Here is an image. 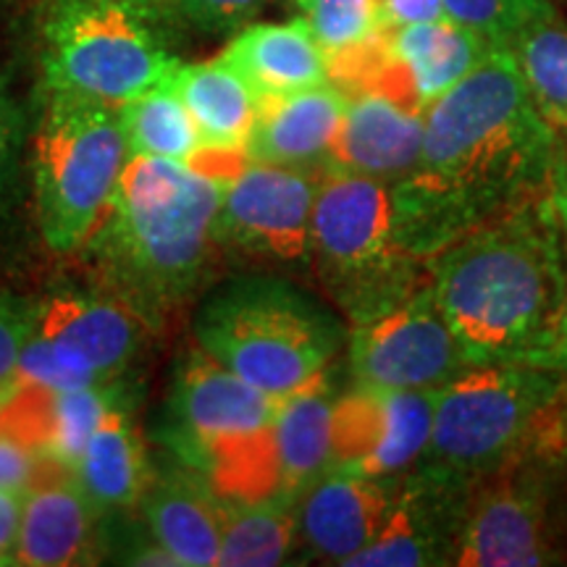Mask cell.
<instances>
[{
    "label": "cell",
    "instance_id": "cell-1",
    "mask_svg": "<svg viewBox=\"0 0 567 567\" xmlns=\"http://www.w3.org/2000/svg\"><path fill=\"white\" fill-rule=\"evenodd\" d=\"M557 137L509 48H494L423 111L413 172L392 182L405 250L429 264L473 226L549 195Z\"/></svg>",
    "mask_w": 567,
    "mask_h": 567
},
{
    "label": "cell",
    "instance_id": "cell-2",
    "mask_svg": "<svg viewBox=\"0 0 567 567\" xmlns=\"http://www.w3.org/2000/svg\"><path fill=\"white\" fill-rule=\"evenodd\" d=\"M429 284L467 365H536L567 297V250L549 195L439 250Z\"/></svg>",
    "mask_w": 567,
    "mask_h": 567
},
{
    "label": "cell",
    "instance_id": "cell-3",
    "mask_svg": "<svg viewBox=\"0 0 567 567\" xmlns=\"http://www.w3.org/2000/svg\"><path fill=\"white\" fill-rule=\"evenodd\" d=\"M224 182L189 163L132 155L84 250L113 295L161 321L200 287L216 247Z\"/></svg>",
    "mask_w": 567,
    "mask_h": 567
},
{
    "label": "cell",
    "instance_id": "cell-4",
    "mask_svg": "<svg viewBox=\"0 0 567 567\" xmlns=\"http://www.w3.org/2000/svg\"><path fill=\"white\" fill-rule=\"evenodd\" d=\"M567 373L534 363L467 365L436 392L421 463L476 484L567 434Z\"/></svg>",
    "mask_w": 567,
    "mask_h": 567
},
{
    "label": "cell",
    "instance_id": "cell-5",
    "mask_svg": "<svg viewBox=\"0 0 567 567\" xmlns=\"http://www.w3.org/2000/svg\"><path fill=\"white\" fill-rule=\"evenodd\" d=\"M195 342L247 384L287 396L329 371L344 331L302 289L252 276L229 281L200 305Z\"/></svg>",
    "mask_w": 567,
    "mask_h": 567
},
{
    "label": "cell",
    "instance_id": "cell-6",
    "mask_svg": "<svg viewBox=\"0 0 567 567\" xmlns=\"http://www.w3.org/2000/svg\"><path fill=\"white\" fill-rule=\"evenodd\" d=\"M281 396L260 392L200 347L176 368L163 439L226 502L279 499L274 421Z\"/></svg>",
    "mask_w": 567,
    "mask_h": 567
},
{
    "label": "cell",
    "instance_id": "cell-7",
    "mask_svg": "<svg viewBox=\"0 0 567 567\" xmlns=\"http://www.w3.org/2000/svg\"><path fill=\"white\" fill-rule=\"evenodd\" d=\"M310 260L352 323L386 313L429 281V264L402 243L392 182L339 168H323L318 182Z\"/></svg>",
    "mask_w": 567,
    "mask_h": 567
},
{
    "label": "cell",
    "instance_id": "cell-8",
    "mask_svg": "<svg viewBox=\"0 0 567 567\" xmlns=\"http://www.w3.org/2000/svg\"><path fill=\"white\" fill-rule=\"evenodd\" d=\"M130 161L116 105L51 90L32 153L34 205L51 250L74 252L90 243Z\"/></svg>",
    "mask_w": 567,
    "mask_h": 567
},
{
    "label": "cell",
    "instance_id": "cell-9",
    "mask_svg": "<svg viewBox=\"0 0 567 567\" xmlns=\"http://www.w3.org/2000/svg\"><path fill=\"white\" fill-rule=\"evenodd\" d=\"M42 66L51 90L124 105L168 80L179 61L163 48L147 13L118 0H48Z\"/></svg>",
    "mask_w": 567,
    "mask_h": 567
},
{
    "label": "cell",
    "instance_id": "cell-10",
    "mask_svg": "<svg viewBox=\"0 0 567 567\" xmlns=\"http://www.w3.org/2000/svg\"><path fill=\"white\" fill-rule=\"evenodd\" d=\"M465 368L429 281L386 313L352 326L350 371L360 386L436 392Z\"/></svg>",
    "mask_w": 567,
    "mask_h": 567
},
{
    "label": "cell",
    "instance_id": "cell-11",
    "mask_svg": "<svg viewBox=\"0 0 567 567\" xmlns=\"http://www.w3.org/2000/svg\"><path fill=\"white\" fill-rule=\"evenodd\" d=\"M321 174L247 158L224 182L216 239L250 258L287 266L310 260V221Z\"/></svg>",
    "mask_w": 567,
    "mask_h": 567
},
{
    "label": "cell",
    "instance_id": "cell-12",
    "mask_svg": "<svg viewBox=\"0 0 567 567\" xmlns=\"http://www.w3.org/2000/svg\"><path fill=\"white\" fill-rule=\"evenodd\" d=\"M520 457L471 486L452 565L536 567L555 559L547 488Z\"/></svg>",
    "mask_w": 567,
    "mask_h": 567
},
{
    "label": "cell",
    "instance_id": "cell-13",
    "mask_svg": "<svg viewBox=\"0 0 567 567\" xmlns=\"http://www.w3.org/2000/svg\"><path fill=\"white\" fill-rule=\"evenodd\" d=\"M436 392L354 384L352 392L337 396L334 465L389 481L421 463L434 423Z\"/></svg>",
    "mask_w": 567,
    "mask_h": 567
},
{
    "label": "cell",
    "instance_id": "cell-14",
    "mask_svg": "<svg viewBox=\"0 0 567 567\" xmlns=\"http://www.w3.org/2000/svg\"><path fill=\"white\" fill-rule=\"evenodd\" d=\"M467 481L421 465L396 486L392 513L371 547L352 557V567L452 565L471 494Z\"/></svg>",
    "mask_w": 567,
    "mask_h": 567
},
{
    "label": "cell",
    "instance_id": "cell-15",
    "mask_svg": "<svg viewBox=\"0 0 567 567\" xmlns=\"http://www.w3.org/2000/svg\"><path fill=\"white\" fill-rule=\"evenodd\" d=\"M392 505L384 478L334 465L297 499V534L318 557L347 565L379 538Z\"/></svg>",
    "mask_w": 567,
    "mask_h": 567
},
{
    "label": "cell",
    "instance_id": "cell-16",
    "mask_svg": "<svg viewBox=\"0 0 567 567\" xmlns=\"http://www.w3.org/2000/svg\"><path fill=\"white\" fill-rule=\"evenodd\" d=\"M101 509L76 484L74 473L40 476L24 494L13 565L69 567L97 559Z\"/></svg>",
    "mask_w": 567,
    "mask_h": 567
},
{
    "label": "cell",
    "instance_id": "cell-17",
    "mask_svg": "<svg viewBox=\"0 0 567 567\" xmlns=\"http://www.w3.org/2000/svg\"><path fill=\"white\" fill-rule=\"evenodd\" d=\"M30 321L40 334L82 354L109 381L140 352L145 326L122 300L76 289H59L32 305Z\"/></svg>",
    "mask_w": 567,
    "mask_h": 567
},
{
    "label": "cell",
    "instance_id": "cell-18",
    "mask_svg": "<svg viewBox=\"0 0 567 567\" xmlns=\"http://www.w3.org/2000/svg\"><path fill=\"white\" fill-rule=\"evenodd\" d=\"M347 92L334 82L260 101L247 158L323 172L342 130Z\"/></svg>",
    "mask_w": 567,
    "mask_h": 567
},
{
    "label": "cell",
    "instance_id": "cell-19",
    "mask_svg": "<svg viewBox=\"0 0 567 567\" xmlns=\"http://www.w3.org/2000/svg\"><path fill=\"white\" fill-rule=\"evenodd\" d=\"M116 405L122 402L109 384L69 392L19 386L0 410L42 463L74 471L97 425Z\"/></svg>",
    "mask_w": 567,
    "mask_h": 567
},
{
    "label": "cell",
    "instance_id": "cell-20",
    "mask_svg": "<svg viewBox=\"0 0 567 567\" xmlns=\"http://www.w3.org/2000/svg\"><path fill=\"white\" fill-rule=\"evenodd\" d=\"M421 142L423 113L375 92H352L326 168L396 182L413 172Z\"/></svg>",
    "mask_w": 567,
    "mask_h": 567
},
{
    "label": "cell",
    "instance_id": "cell-21",
    "mask_svg": "<svg viewBox=\"0 0 567 567\" xmlns=\"http://www.w3.org/2000/svg\"><path fill=\"white\" fill-rule=\"evenodd\" d=\"M334 402L329 371L281 396L274 421V465L279 499L297 502L334 467Z\"/></svg>",
    "mask_w": 567,
    "mask_h": 567
},
{
    "label": "cell",
    "instance_id": "cell-22",
    "mask_svg": "<svg viewBox=\"0 0 567 567\" xmlns=\"http://www.w3.org/2000/svg\"><path fill=\"white\" fill-rule=\"evenodd\" d=\"M224 507L226 499L189 467L158 478L145 492V517L153 542L168 551L176 565L187 567L218 565Z\"/></svg>",
    "mask_w": 567,
    "mask_h": 567
},
{
    "label": "cell",
    "instance_id": "cell-23",
    "mask_svg": "<svg viewBox=\"0 0 567 567\" xmlns=\"http://www.w3.org/2000/svg\"><path fill=\"white\" fill-rule=\"evenodd\" d=\"M221 55L245 76L260 101L329 82L326 55L305 19L247 27Z\"/></svg>",
    "mask_w": 567,
    "mask_h": 567
},
{
    "label": "cell",
    "instance_id": "cell-24",
    "mask_svg": "<svg viewBox=\"0 0 567 567\" xmlns=\"http://www.w3.org/2000/svg\"><path fill=\"white\" fill-rule=\"evenodd\" d=\"M174 84L193 113L203 147L247 153V142L258 122L260 97L224 55L203 63H179Z\"/></svg>",
    "mask_w": 567,
    "mask_h": 567
},
{
    "label": "cell",
    "instance_id": "cell-25",
    "mask_svg": "<svg viewBox=\"0 0 567 567\" xmlns=\"http://www.w3.org/2000/svg\"><path fill=\"white\" fill-rule=\"evenodd\" d=\"M71 473L101 515L130 509L145 499L151 486L145 446L124 405L103 417Z\"/></svg>",
    "mask_w": 567,
    "mask_h": 567
},
{
    "label": "cell",
    "instance_id": "cell-26",
    "mask_svg": "<svg viewBox=\"0 0 567 567\" xmlns=\"http://www.w3.org/2000/svg\"><path fill=\"white\" fill-rule=\"evenodd\" d=\"M538 116L557 137V155H567V24L557 13L534 21L509 45Z\"/></svg>",
    "mask_w": 567,
    "mask_h": 567
},
{
    "label": "cell",
    "instance_id": "cell-27",
    "mask_svg": "<svg viewBox=\"0 0 567 567\" xmlns=\"http://www.w3.org/2000/svg\"><path fill=\"white\" fill-rule=\"evenodd\" d=\"M118 116L132 155L193 163L203 151V137L176 90L174 74L134 101L118 105Z\"/></svg>",
    "mask_w": 567,
    "mask_h": 567
},
{
    "label": "cell",
    "instance_id": "cell-28",
    "mask_svg": "<svg viewBox=\"0 0 567 567\" xmlns=\"http://www.w3.org/2000/svg\"><path fill=\"white\" fill-rule=\"evenodd\" d=\"M297 502H226L218 565L271 567L287 563L297 542Z\"/></svg>",
    "mask_w": 567,
    "mask_h": 567
},
{
    "label": "cell",
    "instance_id": "cell-29",
    "mask_svg": "<svg viewBox=\"0 0 567 567\" xmlns=\"http://www.w3.org/2000/svg\"><path fill=\"white\" fill-rule=\"evenodd\" d=\"M19 386L48 389V392H69L97 384H111L101 371H95L82 354L63 347L38 329H32L19 352Z\"/></svg>",
    "mask_w": 567,
    "mask_h": 567
},
{
    "label": "cell",
    "instance_id": "cell-30",
    "mask_svg": "<svg viewBox=\"0 0 567 567\" xmlns=\"http://www.w3.org/2000/svg\"><path fill=\"white\" fill-rule=\"evenodd\" d=\"M326 59L363 45L384 27L375 0H295Z\"/></svg>",
    "mask_w": 567,
    "mask_h": 567
},
{
    "label": "cell",
    "instance_id": "cell-31",
    "mask_svg": "<svg viewBox=\"0 0 567 567\" xmlns=\"http://www.w3.org/2000/svg\"><path fill=\"white\" fill-rule=\"evenodd\" d=\"M444 17L481 34L494 48H509L534 21L555 13L549 0H442Z\"/></svg>",
    "mask_w": 567,
    "mask_h": 567
},
{
    "label": "cell",
    "instance_id": "cell-32",
    "mask_svg": "<svg viewBox=\"0 0 567 567\" xmlns=\"http://www.w3.org/2000/svg\"><path fill=\"white\" fill-rule=\"evenodd\" d=\"M268 0H163V6L176 9L184 19L208 32H229L250 24L252 17L264 11Z\"/></svg>",
    "mask_w": 567,
    "mask_h": 567
},
{
    "label": "cell",
    "instance_id": "cell-33",
    "mask_svg": "<svg viewBox=\"0 0 567 567\" xmlns=\"http://www.w3.org/2000/svg\"><path fill=\"white\" fill-rule=\"evenodd\" d=\"M30 334V308L0 292V402L19 389V352Z\"/></svg>",
    "mask_w": 567,
    "mask_h": 567
},
{
    "label": "cell",
    "instance_id": "cell-34",
    "mask_svg": "<svg viewBox=\"0 0 567 567\" xmlns=\"http://www.w3.org/2000/svg\"><path fill=\"white\" fill-rule=\"evenodd\" d=\"M42 460L21 439L0 410V488L27 492L40 478Z\"/></svg>",
    "mask_w": 567,
    "mask_h": 567
},
{
    "label": "cell",
    "instance_id": "cell-35",
    "mask_svg": "<svg viewBox=\"0 0 567 567\" xmlns=\"http://www.w3.org/2000/svg\"><path fill=\"white\" fill-rule=\"evenodd\" d=\"M24 494L13 488H0V565H13L19 544L21 509H24Z\"/></svg>",
    "mask_w": 567,
    "mask_h": 567
},
{
    "label": "cell",
    "instance_id": "cell-36",
    "mask_svg": "<svg viewBox=\"0 0 567 567\" xmlns=\"http://www.w3.org/2000/svg\"><path fill=\"white\" fill-rule=\"evenodd\" d=\"M386 27H405L417 21L444 19L442 0H375Z\"/></svg>",
    "mask_w": 567,
    "mask_h": 567
},
{
    "label": "cell",
    "instance_id": "cell-37",
    "mask_svg": "<svg viewBox=\"0 0 567 567\" xmlns=\"http://www.w3.org/2000/svg\"><path fill=\"white\" fill-rule=\"evenodd\" d=\"M536 365L555 368V371L567 373V297H565L563 310H559L555 331H551V337H549L547 347H544V352L538 354Z\"/></svg>",
    "mask_w": 567,
    "mask_h": 567
},
{
    "label": "cell",
    "instance_id": "cell-38",
    "mask_svg": "<svg viewBox=\"0 0 567 567\" xmlns=\"http://www.w3.org/2000/svg\"><path fill=\"white\" fill-rule=\"evenodd\" d=\"M549 200H551V208H555L559 231H563L565 250H567V155H557L555 174H551Z\"/></svg>",
    "mask_w": 567,
    "mask_h": 567
},
{
    "label": "cell",
    "instance_id": "cell-39",
    "mask_svg": "<svg viewBox=\"0 0 567 567\" xmlns=\"http://www.w3.org/2000/svg\"><path fill=\"white\" fill-rule=\"evenodd\" d=\"M118 3L132 6V9L147 13V17H151V13H155L158 9H163V0H118Z\"/></svg>",
    "mask_w": 567,
    "mask_h": 567
},
{
    "label": "cell",
    "instance_id": "cell-40",
    "mask_svg": "<svg viewBox=\"0 0 567 567\" xmlns=\"http://www.w3.org/2000/svg\"><path fill=\"white\" fill-rule=\"evenodd\" d=\"M6 147H9V132H6L3 113H0V168H3V161H6Z\"/></svg>",
    "mask_w": 567,
    "mask_h": 567
}]
</instances>
